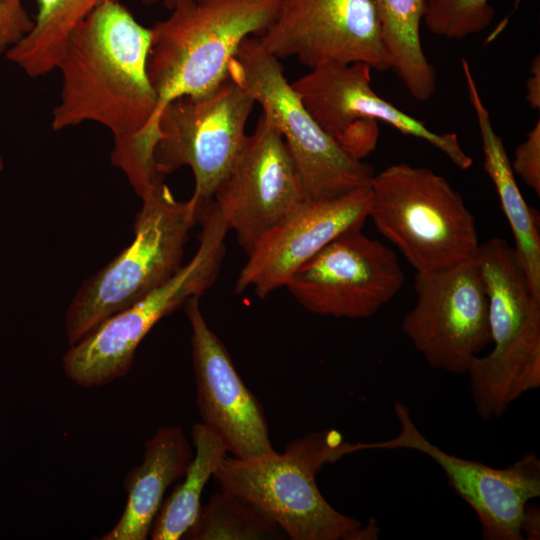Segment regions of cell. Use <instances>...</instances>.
<instances>
[{
  "label": "cell",
  "mask_w": 540,
  "mask_h": 540,
  "mask_svg": "<svg viewBox=\"0 0 540 540\" xmlns=\"http://www.w3.org/2000/svg\"><path fill=\"white\" fill-rule=\"evenodd\" d=\"M151 28L119 1L93 10L67 39L57 67L62 74L52 128L83 122L108 128L111 160L142 199L163 183L153 152L158 133V97L148 76Z\"/></svg>",
  "instance_id": "cell-1"
},
{
  "label": "cell",
  "mask_w": 540,
  "mask_h": 540,
  "mask_svg": "<svg viewBox=\"0 0 540 540\" xmlns=\"http://www.w3.org/2000/svg\"><path fill=\"white\" fill-rule=\"evenodd\" d=\"M350 443L335 429L293 440L282 453L251 458L224 457L213 477L270 517L291 540H375V520L364 524L332 507L316 475L322 467L351 454Z\"/></svg>",
  "instance_id": "cell-2"
},
{
  "label": "cell",
  "mask_w": 540,
  "mask_h": 540,
  "mask_svg": "<svg viewBox=\"0 0 540 540\" xmlns=\"http://www.w3.org/2000/svg\"><path fill=\"white\" fill-rule=\"evenodd\" d=\"M487 301L492 350L469 364L472 402L483 420L500 419L510 405L540 386V298L506 240L480 243L476 257Z\"/></svg>",
  "instance_id": "cell-3"
},
{
  "label": "cell",
  "mask_w": 540,
  "mask_h": 540,
  "mask_svg": "<svg viewBox=\"0 0 540 540\" xmlns=\"http://www.w3.org/2000/svg\"><path fill=\"white\" fill-rule=\"evenodd\" d=\"M283 0H177L152 28L148 76L157 118L171 100L205 94L229 75L241 44L261 36Z\"/></svg>",
  "instance_id": "cell-4"
},
{
  "label": "cell",
  "mask_w": 540,
  "mask_h": 540,
  "mask_svg": "<svg viewBox=\"0 0 540 540\" xmlns=\"http://www.w3.org/2000/svg\"><path fill=\"white\" fill-rule=\"evenodd\" d=\"M201 211L192 198L176 200L164 183L142 198L132 243L88 278L68 306L65 331L70 345L178 272Z\"/></svg>",
  "instance_id": "cell-5"
},
{
  "label": "cell",
  "mask_w": 540,
  "mask_h": 540,
  "mask_svg": "<svg viewBox=\"0 0 540 540\" xmlns=\"http://www.w3.org/2000/svg\"><path fill=\"white\" fill-rule=\"evenodd\" d=\"M368 218L416 272L433 271L476 257L473 214L441 175L407 163L374 174Z\"/></svg>",
  "instance_id": "cell-6"
},
{
  "label": "cell",
  "mask_w": 540,
  "mask_h": 540,
  "mask_svg": "<svg viewBox=\"0 0 540 540\" xmlns=\"http://www.w3.org/2000/svg\"><path fill=\"white\" fill-rule=\"evenodd\" d=\"M199 247L168 281L130 307L100 323L65 353V375L82 387H98L125 376L136 349L153 326L191 297H199L217 278L229 227L213 201L201 211Z\"/></svg>",
  "instance_id": "cell-7"
},
{
  "label": "cell",
  "mask_w": 540,
  "mask_h": 540,
  "mask_svg": "<svg viewBox=\"0 0 540 540\" xmlns=\"http://www.w3.org/2000/svg\"><path fill=\"white\" fill-rule=\"evenodd\" d=\"M228 73L281 133L305 200L334 198L370 186L373 168L350 157L322 130L288 82L279 59L262 47L258 37L241 44Z\"/></svg>",
  "instance_id": "cell-8"
},
{
  "label": "cell",
  "mask_w": 540,
  "mask_h": 540,
  "mask_svg": "<svg viewBox=\"0 0 540 540\" xmlns=\"http://www.w3.org/2000/svg\"><path fill=\"white\" fill-rule=\"evenodd\" d=\"M252 96L229 75L215 89L168 102L158 117L153 152L160 176L188 166L194 176L192 199L203 209L226 175L246 137Z\"/></svg>",
  "instance_id": "cell-9"
},
{
  "label": "cell",
  "mask_w": 540,
  "mask_h": 540,
  "mask_svg": "<svg viewBox=\"0 0 540 540\" xmlns=\"http://www.w3.org/2000/svg\"><path fill=\"white\" fill-rule=\"evenodd\" d=\"M371 70L364 63L326 65L291 85L322 130L354 159L363 160L375 151L378 121H383L405 135L428 142L462 170L473 165L456 133H436L380 97L372 88Z\"/></svg>",
  "instance_id": "cell-10"
},
{
  "label": "cell",
  "mask_w": 540,
  "mask_h": 540,
  "mask_svg": "<svg viewBox=\"0 0 540 540\" xmlns=\"http://www.w3.org/2000/svg\"><path fill=\"white\" fill-rule=\"evenodd\" d=\"M416 301L404 315L403 333L435 370L467 373L491 344L488 301L475 258L416 272Z\"/></svg>",
  "instance_id": "cell-11"
},
{
  "label": "cell",
  "mask_w": 540,
  "mask_h": 540,
  "mask_svg": "<svg viewBox=\"0 0 540 540\" xmlns=\"http://www.w3.org/2000/svg\"><path fill=\"white\" fill-rule=\"evenodd\" d=\"M361 229L337 236L286 281L284 287L308 312L365 319L401 290L404 273L397 255Z\"/></svg>",
  "instance_id": "cell-12"
},
{
  "label": "cell",
  "mask_w": 540,
  "mask_h": 540,
  "mask_svg": "<svg viewBox=\"0 0 540 540\" xmlns=\"http://www.w3.org/2000/svg\"><path fill=\"white\" fill-rule=\"evenodd\" d=\"M258 39L277 59L296 57L310 70L354 63L392 69L372 0H283Z\"/></svg>",
  "instance_id": "cell-13"
},
{
  "label": "cell",
  "mask_w": 540,
  "mask_h": 540,
  "mask_svg": "<svg viewBox=\"0 0 540 540\" xmlns=\"http://www.w3.org/2000/svg\"><path fill=\"white\" fill-rule=\"evenodd\" d=\"M212 201L247 256L304 201L302 183L277 128L263 114Z\"/></svg>",
  "instance_id": "cell-14"
},
{
  "label": "cell",
  "mask_w": 540,
  "mask_h": 540,
  "mask_svg": "<svg viewBox=\"0 0 540 540\" xmlns=\"http://www.w3.org/2000/svg\"><path fill=\"white\" fill-rule=\"evenodd\" d=\"M399 433L387 440L353 443L354 452L409 449L434 460L449 485L476 513L486 540H522L521 524L530 500L540 496V460L527 452L506 468L447 453L430 442L414 424L409 408L395 401Z\"/></svg>",
  "instance_id": "cell-15"
},
{
  "label": "cell",
  "mask_w": 540,
  "mask_h": 540,
  "mask_svg": "<svg viewBox=\"0 0 540 540\" xmlns=\"http://www.w3.org/2000/svg\"><path fill=\"white\" fill-rule=\"evenodd\" d=\"M184 310L191 326L196 403L202 423L233 457L245 459L274 452L263 407L206 322L199 297L189 298Z\"/></svg>",
  "instance_id": "cell-16"
},
{
  "label": "cell",
  "mask_w": 540,
  "mask_h": 540,
  "mask_svg": "<svg viewBox=\"0 0 540 540\" xmlns=\"http://www.w3.org/2000/svg\"><path fill=\"white\" fill-rule=\"evenodd\" d=\"M370 186L322 200H305L272 229L248 255L236 293L252 288L265 298L340 234L362 228L368 219Z\"/></svg>",
  "instance_id": "cell-17"
},
{
  "label": "cell",
  "mask_w": 540,
  "mask_h": 540,
  "mask_svg": "<svg viewBox=\"0 0 540 540\" xmlns=\"http://www.w3.org/2000/svg\"><path fill=\"white\" fill-rule=\"evenodd\" d=\"M193 457L179 425L161 426L145 442L141 464L124 480L127 502L117 524L102 540H145L164 501L166 490L184 475Z\"/></svg>",
  "instance_id": "cell-18"
},
{
  "label": "cell",
  "mask_w": 540,
  "mask_h": 540,
  "mask_svg": "<svg viewBox=\"0 0 540 540\" xmlns=\"http://www.w3.org/2000/svg\"><path fill=\"white\" fill-rule=\"evenodd\" d=\"M470 103L474 109L484 154V168L497 191L515 240V251L536 297L540 298L539 214L529 207L515 180L502 138L495 132L469 63L461 60Z\"/></svg>",
  "instance_id": "cell-19"
},
{
  "label": "cell",
  "mask_w": 540,
  "mask_h": 540,
  "mask_svg": "<svg viewBox=\"0 0 540 540\" xmlns=\"http://www.w3.org/2000/svg\"><path fill=\"white\" fill-rule=\"evenodd\" d=\"M372 1L385 48L392 60V70L416 100L430 99L436 88V72L420 40L426 0Z\"/></svg>",
  "instance_id": "cell-20"
},
{
  "label": "cell",
  "mask_w": 540,
  "mask_h": 540,
  "mask_svg": "<svg viewBox=\"0 0 540 540\" xmlns=\"http://www.w3.org/2000/svg\"><path fill=\"white\" fill-rule=\"evenodd\" d=\"M195 454L181 481L167 497L152 524V540L182 539L194 524L200 507L202 491L227 455L222 440L202 422L191 430Z\"/></svg>",
  "instance_id": "cell-21"
},
{
  "label": "cell",
  "mask_w": 540,
  "mask_h": 540,
  "mask_svg": "<svg viewBox=\"0 0 540 540\" xmlns=\"http://www.w3.org/2000/svg\"><path fill=\"white\" fill-rule=\"evenodd\" d=\"M108 1L119 0H36L33 27L5 52L6 57L30 77L49 73L57 67L72 31Z\"/></svg>",
  "instance_id": "cell-22"
},
{
  "label": "cell",
  "mask_w": 540,
  "mask_h": 540,
  "mask_svg": "<svg viewBox=\"0 0 540 540\" xmlns=\"http://www.w3.org/2000/svg\"><path fill=\"white\" fill-rule=\"evenodd\" d=\"M281 528L257 507L226 490L213 494L201 505L186 540H276Z\"/></svg>",
  "instance_id": "cell-23"
},
{
  "label": "cell",
  "mask_w": 540,
  "mask_h": 540,
  "mask_svg": "<svg viewBox=\"0 0 540 540\" xmlns=\"http://www.w3.org/2000/svg\"><path fill=\"white\" fill-rule=\"evenodd\" d=\"M490 0H426L423 19L428 29L446 39H463L487 28L495 11Z\"/></svg>",
  "instance_id": "cell-24"
},
{
  "label": "cell",
  "mask_w": 540,
  "mask_h": 540,
  "mask_svg": "<svg viewBox=\"0 0 540 540\" xmlns=\"http://www.w3.org/2000/svg\"><path fill=\"white\" fill-rule=\"evenodd\" d=\"M513 172L518 174L524 183L537 196L540 195V122L537 120L527 133L526 139L516 147L514 160L511 163Z\"/></svg>",
  "instance_id": "cell-25"
},
{
  "label": "cell",
  "mask_w": 540,
  "mask_h": 540,
  "mask_svg": "<svg viewBox=\"0 0 540 540\" xmlns=\"http://www.w3.org/2000/svg\"><path fill=\"white\" fill-rule=\"evenodd\" d=\"M33 27L22 0H0V53L20 41Z\"/></svg>",
  "instance_id": "cell-26"
},
{
  "label": "cell",
  "mask_w": 540,
  "mask_h": 540,
  "mask_svg": "<svg viewBox=\"0 0 540 540\" xmlns=\"http://www.w3.org/2000/svg\"><path fill=\"white\" fill-rule=\"evenodd\" d=\"M531 76L526 82V100L532 109L540 108V59L537 55L530 66Z\"/></svg>",
  "instance_id": "cell-27"
},
{
  "label": "cell",
  "mask_w": 540,
  "mask_h": 540,
  "mask_svg": "<svg viewBox=\"0 0 540 540\" xmlns=\"http://www.w3.org/2000/svg\"><path fill=\"white\" fill-rule=\"evenodd\" d=\"M523 536L528 539L538 540L540 536V512L538 506L527 504L521 524Z\"/></svg>",
  "instance_id": "cell-28"
},
{
  "label": "cell",
  "mask_w": 540,
  "mask_h": 540,
  "mask_svg": "<svg viewBox=\"0 0 540 540\" xmlns=\"http://www.w3.org/2000/svg\"><path fill=\"white\" fill-rule=\"evenodd\" d=\"M142 1L146 4L163 3L164 5L170 8L177 0H142Z\"/></svg>",
  "instance_id": "cell-29"
},
{
  "label": "cell",
  "mask_w": 540,
  "mask_h": 540,
  "mask_svg": "<svg viewBox=\"0 0 540 540\" xmlns=\"http://www.w3.org/2000/svg\"><path fill=\"white\" fill-rule=\"evenodd\" d=\"M3 169V159L2 157L0 156V171Z\"/></svg>",
  "instance_id": "cell-30"
}]
</instances>
